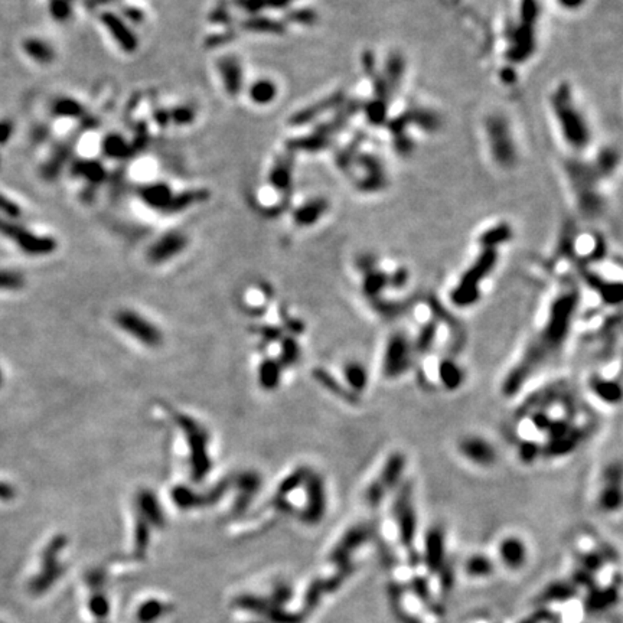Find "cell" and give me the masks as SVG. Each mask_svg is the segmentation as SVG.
<instances>
[{
	"label": "cell",
	"mask_w": 623,
	"mask_h": 623,
	"mask_svg": "<svg viewBox=\"0 0 623 623\" xmlns=\"http://www.w3.org/2000/svg\"><path fill=\"white\" fill-rule=\"evenodd\" d=\"M578 290L563 289L550 303L544 325L539 328L517 364L511 368L502 382V394L514 397L524 385L559 355L570 335L578 308Z\"/></svg>",
	"instance_id": "cell-1"
},
{
	"label": "cell",
	"mask_w": 623,
	"mask_h": 623,
	"mask_svg": "<svg viewBox=\"0 0 623 623\" xmlns=\"http://www.w3.org/2000/svg\"><path fill=\"white\" fill-rule=\"evenodd\" d=\"M498 260V252L491 247H483L482 253L475 260L472 267L467 269L461 282L453 289L452 302L459 308H469L480 297V283L492 273Z\"/></svg>",
	"instance_id": "cell-2"
},
{
	"label": "cell",
	"mask_w": 623,
	"mask_h": 623,
	"mask_svg": "<svg viewBox=\"0 0 623 623\" xmlns=\"http://www.w3.org/2000/svg\"><path fill=\"white\" fill-rule=\"evenodd\" d=\"M407 469V458L404 453L393 452L382 462L377 476L374 478L365 489L364 498L369 506L377 508L387 498L393 495L401 483L404 482Z\"/></svg>",
	"instance_id": "cell-3"
},
{
	"label": "cell",
	"mask_w": 623,
	"mask_h": 623,
	"mask_svg": "<svg viewBox=\"0 0 623 623\" xmlns=\"http://www.w3.org/2000/svg\"><path fill=\"white\" fill-rule=\"evenodd\" d=\"M415 359L413 339L403 330H395L389 337L382 351L381 371L385 378L397 380L406 376Z\"/></svg>",
	"instance_id": "cell-4"
},
{
	"label": "cell",
	"mask_w": 623,
	"mask_h": 623,
	"mask_svg": "<svg viewBox=\"0 0 623 623\" xmlns=\"http://www.w3.org/2000/svg\"><path fill=\"white\" fill-rule=\"evenodd\" d=\"M176 422L179 427L182 428V432L185 433L188 440V446L191 452L192 479L202 480L211 469V459L210 454H208L210 436H208L206 430L198 422L191 419L186 414H178Z\"/></svg>",
	"instance_id": "cell-5"
},
{
	"label": "cell",
	"mask_w": 623,
	"mask_h": 623,
	"mask_svg": "<svg viewBox=\"0 0 623 623\" xmlns=\"http://www.w3.org/2000/svg\"><path fill=\"white\" fill-rule=\"evenodd\" d=\"M391 518L400 543L407 550L413 544L414 534L417 530V512L414 506L413 487L407 480L401 483L393 493Z\"/></svg>",
	"instance_id": "cell-6"
},
{
	"label": "cell",
	"mask_w": 623,
	"mask_h": 623,
	"mask_svg": "<svg viewBox=\"0 0 623 623\" xmlns=\"http://www.w3.org/2000/svg\"><path fill=\"white\" fill-rule=\"evenodd\" d=\"M554 106L561 130L570 145L585 147L590 141V133L581 113L574 107L569 87H561L554 97Z\"/></svg>",
	"instance_id": "cell-7"
},
{
	"label": "cell",
	"mask_w": 623,
	"mask_h": 623,
	"mask_svg": "<svg viewBox=\"0 0 623 623\" xmlns=\"http://www.w3.org/2000/svg\"><path fill=\"white\" fill-rule=\"evenodd\" d=\"M0 234L15 241L21 250L29 256H48L57 248L53 239L36 235L22 225L2 218H0Z\"/></svg>",
	"instance_id": "cell-8"
},
{
	"label": "cell",
	"mask_w": 623,
	"mask_h": 623,
	"mask_svg": "<svg viewBox=\"0 0 623 623\" xmlns=\"http://www.w3.org/2000/svg\"><path fill=\"white\" fill-rule=\"evenodd\" d=\"M458 453L470 465L488 469L492 467L498 461V452L492 443L478 435L463 436L458 441Z\"/></svg>",
	"instance_id": "cell-9"
},
{
	"label": "cell",
	"mask_w": 623,
	"mask_h": 623,
	"mask_svg": "<svg viewBox=\"0 0 623 623\" xmlns=\"http://www.w3.org/2000/svg\"><path fill=\"white\" fill-rule=\"evenodd\" d=\"M116 321L124 332H127L134 339L141 341L146 346L155 348V346L160 345L162 334L159 329L145 319L143 316L134 313L133 310H121L117 313Z\"/></svg>",
	"instance_id": "cell-10"
},
{
	"label": "cell",
	"mask_w": 623,
	"mask_h": 623,
	"mask_svg": "<svg viewBox=\"0 0 623 623\" xmlns=\"http://www.w3.org/2000/svg\"><path fill=\"white\" fill-rule=\"evenodd\" d=\"M304 487H306V506L302 512V521L306 524L315 525L321 522L325 517L326 511V489L325 482L315 472H309L306 480H304Z\"/></svg>",
	"instance_id": "cell-11"
},
{
	"label": "cell",
	"mask_w": 623,
	"mask_h": 623,
	"mask_svg": "<svg viewBox=\"0 0 623 623\" xmlns=\"http://www.w3.org/2000/svg\"><path fill=\"white\" fill-rule=\"evenodd\" d=\"M186 247V237L181 232H169L163 235L149 248V260L151 262H163L173 258Z\"/></svg>",
	"instance_id": "cell-12"
},
{
	"label": "cell",
	"mask_w": 623,
	"mask_h": 623,
	"mask_svg": "<svg viewBox=\"0 0 623 623\" xmlns=\"http://www.w3.org/2000/svg\"><path fill=\"white\" fill-rule=\"evenodd\" d=\"M101 22L107 27L108 32L117 40L120 48L126 52H134L137 49L138 40L134 32L130 29L129 25L123 22L121 18L112 12H104L101 15Z\"/></svg>",
	"instance_id": "cell-13"
},
{
	"label": "cell",
	"mask_w": 623,
	"mask_h": 623,
	"mask_svg": "<svg viewBox=\"0 0 623 623\" xmlns=\"http://www.w3.org/2000/svg\"><path fill=\"white\" fill-rule=\"evenodd\" d=\"M620 492V469L619 466H611L604 472V487L599 493V505L607 512L619 509L622 502Z\"/></svg>",
	"instance_id": "cell-14"
},
{
	"label": "cell",
	"mask_w": 623,
	"mask_h": 623,
	"mask_svg": "<svg viewBox=\"0 0 623 623\" xmlns=\"http://www.w3.org/2000/svg\"><path fill=\"white\" fill-rule=\"evenodd\" d=\"M218 71L230 97H237L243 87V68L234 55H225L218 61Z\"/></svg>",
	"instance_id": "cell-15"
},
{
	"label": "cell",
	"mask_w": 623,
	"mask_h": 623,
	"mask_svg": "<svg viewBox=\"0 0 623 623\" xmlns=\"http://www.w3.org/2000/svg\"><path fill=\"white\" fill-rule=\"evenodd\" d=\"M500 560L509 569H520L527 560V547L521 538L515 535L504 537L498 546Z\"/></svg>",
	"instance_id": "cell-16"
},
{
	"label": "cell",
	"mask_w": 623,
	"mask_h": 623,
	"mask_svg": "<svg viewBox=\"0 0 623 623\" xmlns=\"http://www.w3.org/2000/svg\"><path fill=\"white\" fill-rule=\"evenodd\" d=\"M489 133H491V142L495 155L501 163L509 164L514 160V147H512L511 136L506 130V126L501 120H493L489 124Z\"/></svg>",
	"instance_id": "cell-17"
},
{
	"label": "cell",
	"mask_w": 623,
	"mask_h": 623,
	"mask_svg": "<svg viewBox=\"0 0 623 623\" xmlns=\"http://www.w3.org/2000/svg\"><path fill=\"white\" fill-rule=\"evenodd\" d=\"M437 378L445 390L458 391L465 382V372L453 358H443L437 364Z\"/></svg>",
	"instance_id": "cell-18"
},
{
	"label": "cell",
	"mask_w": 623,
	"mask_h": 623,
	"mask_svg": "<svg viewBox=\"0 0 623 623\" xmlns=\"http://www.w3.org/2000/svg\"><path fill=\"white\" fill-rule=\"evenodd\" d=\"M342 376L346 384V390L351 394L358 395L367 390L369 376L364 364L359 361H348L342 368Z\"/></svg>",
	"instance_id": "cell-19"
},
{
	"label": "cell",
	"mask_w": 623,
	"mask_h": 623,
	"mask_svg": "<svg viewBox=\"0 0 623 623\" xmlns=\"http://www.w3.org/2000/svg\"><path fill=\"white\" fill-rule=\"evenodd\" d=\"M138 197L154 210L164 212L166 206L169 205L173 192L166 184H149L138 189Z\"/></svg>",
	"instance_id": "cell-20"
},
{
	"label": "cell",
	"mask_w": 623,
	"mask_h": 623,
	"mask_svg": "<svg viewBox=\"0 0 623 623\" xmlns=\"http://www.w3.org/2000/svg\"><path fill=\"white\" fill-rule=\"evenodd\" d=\"M137 505L138 509H141V517H143L149 522V525L162 527L164 522V517L154 493L150 491H142L137 496Z\"/></svg>",
	"instance_id": "cell-21"
},
{
	"label": "cell",
	"mask_w": 623,
	"mask_h": 623,
	"mask_svg": "<svg viewBox=\"0 0 623 623\" xmlns=\"http://www.w3.org/2000/svg\"><path fill=\"white\" fill-rule=\"evenodd\" d=\"M326 210H328V204L325 199L309 201L308 204L302 205L296 210V212L293 215L295 223L300 227L313 225L326 212Z\"/></svg>",
	"instance_id": "cell-22"
},
{
	"label": "cell",
	"mask_w": 623,
	"mask_h": 623,
	"mask_svg": "<svg viewBox=\"0 0 623 623\" xmlns=\"http://www.w3.org/2000/svg\"><path fill=\"white\" fill-rule=\"evenodd\" d=\"M208 198H210V192H208L206 189H191V191H185V192L178 193V195H175V193H173V197H172L169 205L166 206L164 212L166 214L181 212L184 210H188L191 205L198 204V202H204Z\"/></svg>",
	"instance_id": "cell-23"
},
{
	"label": "cell",
	"mask_w": 623,
	"mask_h": 623,
	"mask_svg": "<svg viewBox=\"0 0 623 623\" xmlns=\"http://www.w3.org/2000/svg\"><path fill=\"white\" fill-rule=\"evenodd\" d=\"M65 570V567L62 564H55V565H49V567H42V569H40V572L31 580V583H29V591L32 594H42L45 593L55 581H57L62 573Z\"/></svg>",
	"instance_id": "cell-24"
},
{
	"label": "cell",
	"mask_w": 623,
	"mask_h": 623,
	"mask_svg": "<svg viewBox=\"0 0 623 623\" xmlns=\"http://www.w3.org/2000/svg\"><path fill=\"white\" fill-rule=\"evenodd\" d=\"M292 169H293V156L287 155L276 160L273 169L270 172V184L276 189H289L292 182Z\"/></svg>",
	"instance_id": "cell-25"
},
{
	"label": "cell",
	"mask_w": 623,
	"mask_h": 623,
	"mask_svg": "<svg viewBox=\"0 0 623 623\" xmlns=\"http://www.w3.org/2000/svg\"><path fill=\"white\" fill-rule=\"evenodd\" d=\"M73 173L87 179L93 185H99L104 181L106 178V168L104 164L99 160H77L73 164Z\"/></svg>",
	"instance_id": "cell-26"
},
{
	"label": "cell",
	"mask_w": 623,
	"mask_h": 623,
	"mask_svg": "<svg viewBox=\"0 0 623 623\" xmlns=\"http://www.w3.org/2000/svg\"><path fill=\"white\" fill-rule=\"evenodd\" d=\"M237 485L240 488V493L237 504H235V514H241V512L245 511L247 505L250 504L253 495H256L258 491L260 478L256 474H244Z\"/></svg>",
	"instance_id": "cell-27"
},
{
	"label": "cell",
	"mask_w": 623,
	"mask_h": 623,
	"mask_svg": "<svg viewBox=\"0 0 623 623\" xmlns=\"http://www.w3.org/2000/svg\"><path fill=\"white\" fill-rule=\"evenodd\" d=\"M385 287H389V274L381 270L368 269L363 283V290L365 296L371 300H378Z\"/></svg>",
	"instance_id": "cell-28"
},
{
	"label": "cell",
	"mask_w": 623,
	"mask_h": 623,
	"mask_svg": "<svg viewBox=\"0 0 623 623\" xmlns=\"http://www.w3.org/2000/svg\"><path fill=\"white\" fill-rule=\"evenodd\" d=\"M437 330H439V323L435 321L426 322L423 328L419 330V335L413 339V346H414V352L415 355H423L430 352L433 345L437 338Z\"/></svg>",
	"instance_id": "cell-29"
},
{
	"label": "cell",
	"mask_w": 623,
	"mask_h": 623,
	"mask_svg": "<svg viewBox=\"0 0 623 623\" xmlns=\"http://www.w3.org/2000/svg\"><path fill=\"white\" fill-rule=\"evenodd\" d=\"M103 154L112 159L130 158L134 151L120 134H108L103 141Z\"/></svg>",
	"instance_id": "cell-30"
},
{
	"label": "cell",
	"mask_w": 623,
	"mask_h": 623,
	"mask_svg": "<svg viewBox=\"0 0 623 623\" xmlns=\"http://www.w3.org/2000/svg\"><path fill=\"white\" fill-rule=\"evenodd\" d=\"M25 52L39 64H49L55 58V52L49 44L38 38H29L23 42Z\"/></svg>",
	"instance_id": "cell-31"
},
{
	"label": "cell",
	"mask_w": 623,
	"mask_h": 623,
	"mask_svg": "<svg viewBox=\"0 0 623 623\" xmlns=\"http://www.w3.org/2000/svg\"><path fill=\"white\" fill-rule=\"evenodd\" d=\"M171 606L160 600L151 599L145 602L137 611V620L141 623H154L171 611Z\"/></svg>",
	"instance_id": "cell-32"
},
{
	"label": "cell",
	"mask_w": 623,
	"mask_h": 623,
	"mask_svg": "<svg viewBox=\"0 0 623 623\" xmlns=\"http://www.w3.org/2000/svg\"><path fill=\"white\" fill-rule=\"evenodd\" d=\"M466 572L472 578H487L493 572V563L488 556L476 552L467 560Z\"/></svg>",
	"instance_id": "cell-33"
},
{
	"label": "cell",
	"mask_w": 623,
	"mask_h": 623,
	"mask_svg": "<svg viewBox=\"0 0 623 623\" xmlns=\"http://www.w3.org/2000/svg\"><path fill=\"white\" fill-rule=\"evenodd\" d=\"M243 27L245 31H252V32H261V34H283L284 32V23L274 21L270 18H262V16H256L250 18L243 22Z\"/></svg>",
	"instance_id": "cell-34"
},
{
	"label": "cell",
	"mask_w": 623,
	"mask_h": 623,
	"mask_svg": "<svg viewBox=\"0 0 623 623\" xmlns=\"http://www.w3.org/2000/svg\"><path fill=\"white\" fill-rule=\"evenodd\" d=\"M248 94H250V99L256 104L266 106L276 99L277 87L270 80H258L250 87V93Z\"/></svg>",
	"instance_id": "cell-35"
},
{
	"label": "cell",
	"mask_w": 623,
	"mask_h": 623,
	"mask_svg": "<svg viewBox=\"0 0 623 623\" xmlns=\"http://www.w3.org/2000/svg\"><path fill=\"white\" fill-rule=\"evenodd\" d=\"M52 113L57 117H71V119H80L84 117L86 114V108L81 103H78L74 99H68V97H64V99H60L53 103L52 106Z\"/></svg>",
	"instance_id": "cell-36"
},
{
	"label": "cell",
	"mask_w": 623,
	"mask_h": 623,
	"mask_svg": "<svg viewBox=\"0 0 623 623\" xmlns=\"http://www.w3.org/2000/svg\"><path fill=\"white\" fill-rule=\"evenodd\" d=\"M293 0H234V3L248 13H258L265 9H283Z\"/></svg>",
	"instance_id": "cell-37"
},
{
	"label": "cell",
	"mask_w": 623,
	"mask_h": 623,
	"mask_svg": "<svg viewBox=\"0 0 623 623\" xmlns=\"http://www.w3.org/2000/svg\"><path fill=\"white\" fill-rule=\"evenodd\" d=\"M591 390L599 398L607 401V403H615L620 400V387L616 382L609 380L594 378L591 381Z\"/></svg>",
	"instance_id": "cell-38"
},
{
	"label": "cell",
	"mask_w": 623,
	"mask_h": 623,
	"mask_svg": "<svg viewBox=\"0 0 623 623\" xmlns=\"http://www.w3.org/2000/svg\"><path fill=\"white\" fill-rule=\"evenodd\" d=\"M280 364L274 363V361H266L262 363L260 367V384L262 389L266 390H273L279 385L280 381Z\"/></svg>",
	"instance_id": "cell-39"
},
{
	"label": "cell",
	"mask_w": 623,
	"mask_h": 623,
	"mask_svg": "<svg viewBox=\"0 0 623 623\" xmlns=\"http://www.w3.org/2000/svg\"><path fill=\"white\" fill-rule=\"evenodd\" d=\"M337 101H338V99L334 95V97H330V99H328L325 101L317 103L316 106H312L309 108H304V110H302V112L296 113L292 119H290V123H292V124H304V123H308L312 119H315L319 113L326 112V110H329L332 106H335Z\"/></svg>",
	"instance_id": "cell-40"
},
{
	"label": "cell",
	"mask_w": 623,
	"mask_h": 623,
	"mask_svg": "<svg viewBox=\"0 0 623 623\" xmlns=\"http://www.w3.org/2000/svg\"><path fill=\"white\" fill-rule=\"evenodd\" d=\"M149 538H150V525H149V522L143 517L137 515L136 533H134V551H136V556H138V557L145 556V552H146L147 546H149Z\"/></svg>",
	"instance_id": "cell-41"
},
{
	"label": "cell",
	"mask_w": 623,
	"mask_h": 623,
	"mask_svg": "<svg viewBox=\"0 0 623 623\" xmlns=\"http://www.w3.org/2000/svg\"><path fill=\"white\" fill-rule=\"evenodd\" d=\"M66 546V537L65 535H57L53 537L48 546L42 551V567H49L58 564V557L61 551Z\"/></svg>",
	"instance_id": "cell-42"
},
{
	"label": "cell",
	"mask_w": 623,
	"mask_h": 623,
	"mask_svg": "<svg viewBox=\"0 0 623 623\" xmlns=\"http://www.w3.org/2000/svg\"><path fill=\"white\" fill-rule=\"evenodd\" d=\"M509 237H511V228L506 225H500V227H495L485 232L480 237V244H482V247L493 248L495 245L502 244L504 241L509 240Z\"/></svg>",
	"instance_id": "cell-43"
},
{
	"label": "cell",
	"mask_w": 623,
	"mask_h": 623,
	"mask_svg": "<svg viewBox=\"0 0 623 623\" xmlns=\"http://www.w3.org/2000/svg\"><path fill=\"white\" fill-rule=\"evenodd\" d=\"M90 612L97 618V619H106L110 612V603L107 600V596L103 593H95L94 596H91L90 603Z\"/></svg>",
	"instance_id": "cell-44"
},
{
	"label": "cell",
	"mask_w": 623,
	"mask_h": 623,
	"mask_svg": "<svg viewBox=\"0 0 623 623\" xmlns=\"http://www.w3.org/2000/svg\"><path fill=\"white\" fill-rule=\"evenodd\" d=\"M25 284V279L21 273L10 270H0V289L18 290Z\"/></svg>",
	"instance_id": "cell-45"
},
{
	"label": "cell",
	"mask_w": 623,
	"mask_h": 623,
	"mask_svg": "<svg viewBox=\"0 0 623 623\" xmlns=\"http://www.w3.org/2000/svg\"><path fill=\"white\" fill-rule=\"evenodd\" d=\"M51 15L57 21H66L71 16V0H51Z\"/></svg>",
	"instance_id": "cell-46"
},
{
	"label": "cell",
	"mask_w": 623,
	"mask_h": 623,
	"mask_svg": "<svg viewBox=\"0 0 623 623\" xmlns=\"http://www.w3.org/2000/svg\"><path fill=\"white\" fill-rule=\"evenodd\" d=\"M299 346L297 343L295 342V339L292 338H289L283 342V346H282V358H280V361L283 365H293L296 361H297V358H299Z\"/></svg>",
	"instance_id": "cell-47"
},
{
	"label": "cell",
	"mask_w": 623,
	"mask_h": 623,
	"mask_svg": "<svg viewBox=\"0 0 623 623\" xmlns=\"http://www.w3.org/2000/svg\"><path fill=\"white\" fill-rule=\"evenodd\" d=\"M171 120L176 124H189L195 119V112L189 106H178L169 113Z\"/></svg>",
	"instance_id": "cell-48"
},
{
	"label": "cell",
	"mask_w": 623,
	"mask_h": 623,
	"mask_svg": "<svg viewBox=\"0 0 623 623\" xmlns=\"http://www.w3.org/2000/svg\"><path fill=\"white\" fill-rule=\"evenodd\" d=\"M286 19L289 22H295V23H304V25H310L315 22L316 15L313 10L309 9H302V10H293L287 13Z\"/></svg>",
	"instance_id": "cell-49"
},
{
	"label": "cell",
	"mask_w": 623,
	"mask_h": 623,
	"mask_svg": "<svg viewBox=\"0 0 623 623\" xmlns=\"http://www.w3.org/2000/svg\"><path fill=\"white\" fill-rule=\"evenodd\" d=\"M290 596H292V590H290V587L286 586V585H280V586H277L274 589L270 602L274 606H280L282 607L290 599Z\"/></svg>",
	"instance_id": "cell-50"
},
{
	"label": "cell",
	"mask_w": 623,
	"mask_h": 623,
	"mask_svg": "<svg viewBox=\"0 0 623 623\" xmlns=\"http://www.w3.org/2000/svg\"><path fill=\"white\" fill-rule=\"evenodd\" d=\"M0 211H3L10 218H19L21 217V208L5 195L0 193Z\"/></svg>",
	"instance_id": "cell-51"
},
{
	"label": "cell",
	"mask_w": 623,
	"mask_h": 623,
	"mask_svg": "<svg viewBox=\"0 0 623 623\" xmlns=\"http://www.w3.org/2000/svg\"><path fill=\"white\" fill-rule=\"evenodd\" d=\"M234 38H235V32H224V34H219V35H214V36L206 39V45L210 47V48H215V47H218L221 44L230 42V40H232Z\"/></svg>",
	"instance_id": "cell-52"
},
{
	"label": "cell",
	"mask_w": 623,
	"mask_h": 623,
	"mask_svg": "<svg viewBox=\"0 0 623 623\" xmlns=\"http://www.w3.org/2000/svg\"><path fill=\"white\" fill-rule=\"evenodd\" d=\"M13 134V123L9 120L0 121V145H6Z\"/></svg>",
	"instance_id": "cell-53"
},
{
	"label": "cell",
	"mask_w": 623,
	"mask_h": 623,
	"mask_svg": "<svg viewBox=\"0 0 623 623\" xmlns=\"http://www.w3.org/2000/svg\"><path fill=\"white\" fill-rule=\"evenodd\" d=\"M87 581H88V585L93 587V589H99L104 585V581H106V576L101 570H93L88 577H87Z\"/></svg>",
	"instance_id": "cell-54"
},
{
	"label": "cell",
	"mask_w": 623,
	"mask_h": 623,
	"mask_svg": "<svg viewBox=\"0 0 623 623\" xmlns=\"http://www.w3.org/2000/svg\"><path fill=\"white\" fill-rule=\"evenodd\" d=\"M154 116H155V121L159 124L160 127H166L168 126V123L171 121V116H169V112H166V110L163 108H155V112H154Z\"/></svg>",
	"instance_id": "cell-55"
},
{
	"label": "cell",
	"mask_w": 623,
	"mask_h": 623,
	"mask_svg": "<svg viewBox=\"0 0 623 623\" xmlns=\"http://www.w3.org/2000/svg\"><path fill=\"white\" fill-rule=\"evenodd\" d=\"M210 19H211V22H215V23H225V22H230L231 18L224 8H218L212 12Z\"/></svg>",
	"instance_id": "cell-56"
},
{
	"label": "cell",
	"mask_w": 623,
	"mask_h": 623,
	"mask_svg": "<svg viewBox=\"0 0 623 623\" xmlns=\"http://www.w3.org/2000/svg\"><path fill=\"white\" fill-rule=\"evenodd\" d=\"M13 498H15V489L5 482H0V501H12Z\"/></svg>",
	"instance_id": "cell-57"
},
{
	"label": "cell",
	"mask_w": 623,
	"mask_h": 623,
	"mask_svg": "<svg viewBox=\"0 0 623 623\" xmlns=\"http://www.w3.org/2000/svg\"><path fill=\"white\" fill-rule=\"evenodd\" d=\"M124 15L127 16L129 21L134 22V23H138V22H142L143 21V13L142 10H138L136 8H124Z\"/></svg>",
	"instance_id": "cell-58"
},
{
	"label": "cell",
	"mask_w": 623,
	"mask_h": 623,
	"mask_svg": "<svg viewBox=\"0 0 623 623\" xmlns=\"http://www.w3.org/2000/svg\"><path fill=\"white\" fill-rule=\"evenodd\" d=\"M585 2L586 0H559V3L565 9H577Z\"/></svg>",
	"instance_id": "cell-59"
},
{
	"label": "cell",
	"mask_w": 623,
	"mask_h": 623,
	"mask_svg": "<svg viewBox=\"0 0 623 623\" xmlns=\"http://www.w3.org/2000/svg\"><path fill=\"white\" fill-rule=\"evenodd\" d=\"M112 2H114V0H86V6L90 9H94V8H99L103 5H108Z\"/></svg>",
	"instance_id": "cell-60"
},
{
	"label": "cell",
	"mask_w": 623,
	"mask_h": 623,
	"mask_svg": "<svg viewBox=\"0 0 623 623\" xmlns=\"http://www.w3.org/2000/svg\"><path fill=\"white\" fill-rule=\"evenodd\" d=\"M0 385H2V371H0Z\"/></svg>",
	"instance_id": "cell-61"
},
{
	"label": "cell",
	"mask_w": 623,
	"mask_h": 623,
	"mask_svg": "<svg viewBox=\"0 0 623 623\" xmlns=\"http://www.w3.org/2000/svg\"><path fill=\"white\" fill-rule=\"evenodd\" d=\"M253 623H261V622H253Z\"/></svg>",
	"instance_id": "cell-62"
}]
</instances>
